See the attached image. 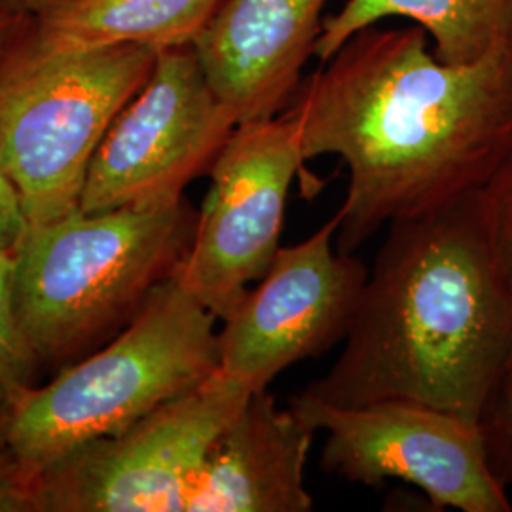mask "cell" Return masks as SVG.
Wrapping results in <instances>:
<instances>
[{"label": "cell", "instance_id": "5bb4252c", "mask_svg": "<svg viewBox=\"0 0 512 512\" xmlns=\"http://www.w3.org/2000/svg\"><path fill=\"white\" fill-rule=\"evenodd\" d=\"M389 18L414 21L444 63H473L512 33V0H346L323 21L315 46L319 63L349 38Z\"/></svg>", "mask_w": 512, "mask_h": 512}, {"label": "cell", "instance_id": "30bf717a", "mask_svg": "<svg viewBox=\"0 0 512 512\" xmlns=\"http://www.w3.org/2000/svg\"><path fill=\"white\" fill-rule=\"evenodd\" d=\"M336 213L310 238L281 247L270 270L222 319L219 370L249 391L268 389L289 366L344 342L368 270L336 245Z\"/></svg>", "mask_w": 512, "mask_h": 512}, {"label": "cell", "instance_id": "9a60e30c", "mask_svg": "<svg viewBox=\"0 0 512 512\" xmlns=\"http://www.w3.org/2000/svg\"><path fill=\"white\" fill-rule=\"evenodd\" d=\"M12 274L14 249H0V412L31 387L38 361L16 315Z\"/></svg>", "mask_w": 512, "mask_h": 512}, {"label": "cell", "instance_id": "9c48e42d", "mask_svg": "<svg viewBox=\"0 0 512 512\" xmlns=\"http://www.w3.org/2000/svg\"><path fill=\"white\" fill-rule=\"evenodd\" d=\"M238 118L213 92L194 46L165 48L93 154L78 209L103 213L184 198Z\"/></svg>", "mask_w": 512, "mask_h": 512}, {"label": "cell", "instance_id": "44dd1931", "mask_svg": "<svg viewBox=\"0 0 512 512\" xmlns=\"http://www.w3.org/2000/svg\"><path fill=\"white\" fill-rule=\"evenodd\" d=\"M4 6H8L10 10L25 14V16H33L38 8H42L46 2L50 0H0Z\"/></svg>", "mask_w": 512, "mask_h": 512}, {"label": "cell", "instance_id": "7a4b0ae2", "mask_svg": "<svg viewBox=\"0 0 512 512\" xmlns=\"http://www.w3.org/2000/svg\"><path fill=\"white\" fill-rule=\"evenodd\" d=\"M511 351L512 283L478 190L389 224L340 357L304 393L416 401L476 423Z\"/></svg>", "mask_w": 512, "mask_h": 512}, {"label": "cell", "instance_id": "ac0fdd59", "mask_svg": "<svg viewBox=\"0 0 512 512\" xmlns=\"http://www.w3.org/2000/svg\"><path fill=\"white\" fill-rule=\"evenodd\" d=\"M29 230L16 186L0 162V249H16Z\"/></svg>", "mask_w": 512, "mask_h": 512}, {"label": "cell", "instance_id": "d6986e66", "mask_svg": "<svg viewBox=\"0 0 512 512\" xmlns=\"http://www.w3.org/2000/svg\"><path fill=\"white\" fill-rule=\"evenodd\" d=\"M37 511L31 484L0 450V512Z\"/></svg>", "mask_w": 512, "mask_h": 512}, {"label": "cell", "instance_id": "3957f363", "mask_svg": "<svg viewBox=\"0 0 512 512\" xmlns=\"http://www.w3.org/2000/svg\"><path fill=\"white\" fill-rule=\"evenodd\" d=\"M217 317L175 275L160 283L109 346L29 387L0 412V448L33 480L110 439L219 368Z\"/></svg>", "mask_w": 512, "mask_h": 512}, {"label": "cell", "instance_id": "e0dca14e", "mask_svg": "<svg viewBox=\"0 0 512 512\" xmlns=\"http://www.w3.org/2000/svg\"><path fill=\"white\" fill-rule=\"evenodd\" d=\"M480 192L497 255L512 283V152Z\"/></svg>", "mask_w": 512, "mask_h": 512}, {"label": "cell", "instance_id": "8fae6325", "mask_svg": "<svg viewBox=\"0 0 512 512\" xmlns=\"http://www.w3.org/2000/svg\"><path fill=\"white\" fill-rule=\"evenodd\" d=\"M327 0H222L194 40L207 82L238 124L268 120L293 101L315 57Z\"/></svg>", "mask_w": 512, "mask_h": 512}, {"label": "cell", "instance_id": "4fadbf2b", "mask_svg": "<svg viewBox=\"0 0 512 512\" xmlns=\"http://www.w3.org/2000/svg\"><path fill=\"white\" fill-rule=\"evenodd\" d=\"M222 0H50L31 16L18 50L55 54L137 44L190 46Z\"/></svg>", "mask_w": 512, "mask_h": 512}, {"label": "cell", "instance_id": "52a82bcc", "mask_svg": "<svg viewBox=\"0 0 512 512\" xmlns=\"http://www.w3.org/2000/svg\"><path fill=\"white\" fill-rule=\"evenodd\" d=\"M289 406L315 433H327L321 465L329 475L372 488L397 478L437 509L512 511L473 421L404 399L342 406L302 391Z\"/></svg>", "mask_w": 512, "mask_h": 512}, {"label": "cell", "instance_id": "2e32d148", "mask_svg": "<svg viewBox=\"0 0 512 512\" xmlns=\"http://www.w3.org/2000/svg\"><path fill=\"white\" fill-rule=\"evenodd\" d=\"M476 425L492 473L509 488L512 486V351L484 401Z\"/></svg>", "mask_w": 512, "mask_h": 512}, {"label": "cell", "instance_id": "8992f818", "mask_svg": "<svg viewBox=\"0 0 512 512\" xmlns=\"http://www.w3.org/2000/svg\"><path fill=\"white\" fill-rule=\"evenodd\" d=\"M251 393L217 368L122 433L35 478L37 511L184 512L211 446Z\"/></svg>", "mask_w": 512, "mask_h": 512}, {"label": "cell", "instance_id": "7c38bea8", "mask_svg": "<svg viewBox=\"0 0 512 512\" xmlns=\"http://www.w3.org/2000/svg\"><path fill=\"white\" fill-rule=\"evenodd\" d=\"M315 431L268 389L251 393L196 476L184 512H310L306 463Z\"/></svg>", "mask_w": 512, "mask_h": 512}, {"label": "cell", "instance_id": "ffe728a7", "mask_svg": "<svg viewBox=\"0 0 512 512\" xmlns=\"http://www.w3.org/2000/svg\"><path fill=\"white\" fill-rule=\"evenodd\" d=\"M31 16L10 10L0 2V71L18 48L21 38L25 37Z\"/></svg>", "mask_w": 512, "mask_h": 512}, {"label": "cell", "instance_id": "277c9868", "mask_svg": "<svg viewBox=\"0 0 512 512\" xmlns=\"http://www.w3.org/2000/svg\"><path fill=\"white\" fill-rule=\"evenodd\" d=\"M184 198L29 226L14 249V308L38 359H65L175 275L194 236Z\"/></svg>", "mask_w": 512, "mask_h": 512}, {"label": "cell", "instance_id": "6da1fadb", "mask_svg": "<svg viewBox=\"0 0 512 512\" xmlns=\"http://www.w3.org/2000/svg\"><path fill=\"white\" fill-rule=\"evenodd\" d=\"M306 162L338 156L348 192L336 247L482 190L512 152V33L444 63L418 25L366 27L304 78L285 109Z\"/></svg>", "mask_w": 512, "mask_h": 512}, {"label": "cell", "instance_id": "ba28073f", "mask_svg": "<svg viewBox=\"0 0 512 512\" xmlns=\"http://www.w3.org/2000/svg\"><path fill=\"white\" fill-rule=\"evenodd\" d=\"M304 162L298 124L283 110L238 124L209 167L211 184L175 277L220 321L279 253L289 190Z\"/></svg>", "mask_w": 512, "mask_h": 512}, {"label": "cell", "instance_id": "5b68a950", "mask_svg": "<svg viewBox=\"0 0 512 512\" xmlns=\"http://www.w3.org/2000/svg\"><path fill=\"white\" fill-rule=\"evenodd\" d=\"M158 50L137 44L29 54L0 71V162L29 226L63 219L110 124L152 73Z\"/></svg>", "mask_w": 512, "mask_h": 512}]
</instances>
